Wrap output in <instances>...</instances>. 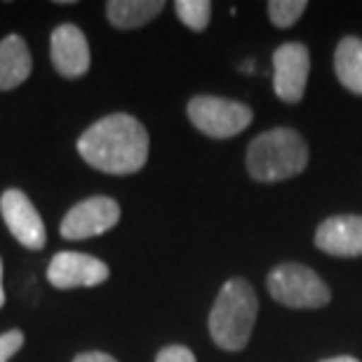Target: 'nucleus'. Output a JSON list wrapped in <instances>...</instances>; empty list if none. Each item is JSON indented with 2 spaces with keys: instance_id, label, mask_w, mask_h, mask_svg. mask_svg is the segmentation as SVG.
I'll use <instances>...</instances> for the list:
<instances>
[{
  "instance_id": "1",
  "label": "nucleus",
  "mask_w": 362,
  "mask_h": 362,
  "mask_svg": "<svg viewBox=\"0 0 362 362\" xmlns=\"http://www.w3.org/2000/svg\"><path fill=\"white\" fill-rule=\"evenodd\" d=\"M78 153L106 175H134L148 160V132L132 115L113 113L85 129Z\"/></svg>"
},
{
  "instance_id": "2",
  "label": "nucleus",
  "mask_w": 362,
  "mask_h": 362,
  "mask_svg": "<svg viewBox=\"0 0 362 362\" xmlns=\"http://www.w3.org/2000/svg\"><path fill=\"white\" fill-rule=\"evenodd\" d=\"M259 301L247 280L230 278L209 310V334L223 351H243L255 329Z\"/></svg>"
},
{
  "instance_id": "3",
  "label": "nucleus",
  "mask_w": 362,
  "mask_h": 362,
  "mask_svg": "<svg viewBox=\"0 0 362 362\" xmlns=\"http://www.w3.org/2000/svg\"><path fill=\"white\" fill-rule=\"evenodd\" d=\"M308 165V146L296 129L275 127L259 134L247 148V172L262 184L292 179Z\"/></svg>"
},
{
  "instance_id": "4",
  "label": "nucleus",
  "mask_w": 362,
  "mask_h": 362,
  "mask_svg": "<svg viewBox=\"0 0 362 362\" xmlns=\"http://www.w3.org/2000/svg\"><path fill=\"white\" fill-rule=\"evenodd\" d=\"M271 296L287 308H320L329 303L332 292L313 269L303 264H280L266 278Z\"/></svg>"
},
{
  "instance_id": "5",
  "label": "nucleus",
  "mask_w": 362,
  "mask_h": 362,
  "mask_svg": "<svg viewBox=\"0 0 362 362\" xmlns=\"http://www.w3.org/2000/svg\"><path fill=\"white\" fill-rule=\"evenodd\" d=\"M193 127L212 139H230L250 127L252 108L233 99L221 97H193L186 106Z\"/></svg>"
},
{
  "instance_id": "6",
  "label": "nucleus",
  "mask_w": 362,
  "mask_h": 362,
  "mask_svg": "<svg viewBox=\"0 0 362 362\" xmlns=\"http://www.w3.org/2000/svg\"><path fill=\"white\" fill-rule=\"evenodd\" d=\"M120 221V205L106 195H94L76 207H71L62 221V238L66 240H85V238L101 235L111 230Z\"/></svg>"
},
{
  "instance_id": "7",
  "label": "nucleus",
  "mask_w": 362,
  "mask_h": 362,
  "mask_svg": "<svg viewBox=\"0 0 362 362\" xmlns=\"http://www.w3.org/2000/svg\"><path fill=\"white\" fill-rule=\"evenodd\" d=\"M310 74V54L301 42H285L273 54V88L285 104H299Z\"/></svg>"
},
{
  "instance_id": "8",
  "label": "nucleus",
  "mask_w": 362,
  "mask_h": 362,
  "mask_svg": "<svg viewBox=\"0 0 362 362\" xmlns=\"http://www.w3.org/2000/svg\"><path fill=\"white\" fill-rule=\"evenodd\" d=\"M0 214H3L5 226L10 228L14 240L24 245L26 250L45 247V223L33 202L26 198V193H21L19 188H7L0 198Z\"/></svg>"
},
{
  "instance_id": "9",
  "label": "nucleus",
  "mask_w": 362,
  "mask_h": 362,
  "mask_svg": "<svg viewBox=\"0 0 362 362\" xmlns=\"http://www.w3.org/2000/svg\"><path fill=\"white\" fill-rule=\"evenodd\" d=\"M108 266L101 259L83 252H59L47 266V280L57 289L97 287L108 280Z\"/></svg>"
},
{
  "instance_id": "10",
  "label": "nucleus",
  "mask_w": 362,
  "mask_h": 362,
  "mask_svg": "<svg viewBox=\"0 0 362 362\" xmlns=\"http://www.w3.org/2000/svg\"><path fill=\"white\" fill-rule=\"evenodd\" d=\"M49 54L54 69L64 78H81L90 69V45L76 24H62L49 38Z\"/></svg>"
},
{
  "instance_id": "11",
  "label": "nucleus",
  "mask_w": 362,
  "mask_h": 362,
  "mask_svg": "<svg viewBox=\"0 0 362 362\" xmlns=\"http://www.w3.org/2000/svg\"><path fill=\"white\" fill-rule=\"evenodd\" d=\"M315 245L332 257H362V216L339 214L325 219L315 230Z\"/></svg>"
},
{
  "instance_id": "12",
  "label": "nucleus",
  "mask_w": 362,
  "mask_h": 362,
  "mask_svg": "<svg viewBox=\"0 0 362 362\" xmlns=\"http://www.w3.org/2000/svg\"><path fill=\"white\" fill-rule=\"evenodd\" d=\"M33 62L21 35L0 40V90H14L31 76Z\"/></svg>"
},
{
  "instance_id": "13",
  "label": "nucleus",
  "mask_w": 362,
  "mask_h": 362,
  "mask_svg": "<svg viewBox=\"0 0 362 362\" xmlns=\"http://www.w3.org/2000/svg\"><path fill=\"white\" fill-rule=\"evenodd\" d=\"M165 10L163 0H111L106 17L115 28H139Z\"/></svg>"
},
{
  "instance_id": "14",
  "label": "nucleus",
  "mask_w": 362,
  "mask_h": 362,
  "mask_svg": "<svg viewBox=\"0 0 362 362\" xmlns=\"http://www.w3.org/2000/svg\"><path fill=\"white\" fill-rule=\"evenodd\" d=\"M334 71L339 83L346 90L362 94V40L356 35H346L337 45Z\"/></svg>"
},
{
  "instance_id": "15",
  "label": "nucleus",
  "mask_w": 362,
  "mask_h": 362,
  "mask_svg": "<svg viewBox=\"0 0 362 362\" xmlns=\"http://www.w3.org/2000/svg\"><path fill=\"white\" fill-rule=\"evenodd\" d=\"M177 17L191 28V31H202L212 17V5L207 0H177L175 3Z\"/></svg>"
},
{
  "instance_id": "16",
  "label": "nucleus",
  "mask_w": 362,
  "mask_h": 362,
  "mask_svg": "<svg viewBox=\"0 0 362 362\" xmlns=\"http://www.w3.org/2000/svg\"><path fill=\"white\" fill-rule=\"evenodd\" d=\"M303 10H306V0H271L269 3V17L278 28L294 26L301 19Z\"/></svg>"
},
{
  "instance_id": "17",
  "label": "nucleus",
  "mask_w": 362,
  "mask_h": 362,
  "mask_svg": "<svg viewBox=\"0 0 362 362\" xmlns=\"http://www.w3.org/2000/svg\"><path fill=\"white\" fill-rule=\"evenodd\" d=\"M24 346V334L19 329H10L0 334V362H10Z\"/></svg>"
},
{
  "instance_id": "18",
  "label": "nucleus",
  "mask_w": 362,
  "mask_h": 362,
  "mask_svg": "<svg viewBox=\"0 0 362 362\" xmlns=\"http://www.w3.org/2000/svg\"><path fill=\"white\" fill-rule=\"evenodd\" d=\"M156 362H195V356L186 346H168L158 353Z\"/></svg>"
},
{
  "instance_id": "19",
  "label": "nucleus",
  "mask_w": 362,
  "mask_h": 362,
  "mask_svg": "<svg viewBox=\"0 0 362 362\" xmlns=\"http://www.w3.org/2000/svg\"><path fill=\"white\" fill-rule=\"evenodd\" d=\"M74 362H118L113 356H108V353H99V351H90V353H81V356H76Z\"/></svg>"
},
{
  "instance_id": "20",
  "label": "nucleus",
  "mask_w": 362,
  "mask_h": 362,
  "mask_svg": "<svg viewBox=\"0 0 362 362\" xmlns=\"http://www.w3.org/2000/svg\"><path fill=\"white\" fill-rule=\"evenodd\" d=\"M5 306V289H3V262H0V308Z\"/></svg>"
},
{
  "instance_id": "21",
  "label": "nucleus",
  "mask_w": 362,
  "mask_h": 362,
  "mask_svg": "<svg viewBox=\"0 0 362 362\" xmlns=\"http://www.w3.org/2000/svg\"><path fill=\"white\" fill-rule=\"evenodd\" d=\"M322 362H360V360L351 358V356H339V358H329V360H322Z\"/></svg>"
}]
</instances>
